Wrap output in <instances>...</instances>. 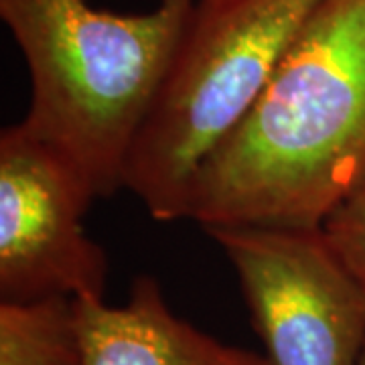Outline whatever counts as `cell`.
I'll return each instance as SVG.
<instances>
[{
	"label": "cell",
	"mask_w": 365,
	"mask_h": 365,
	"mask_svg": "<svg viewBox=\"0 0 365 365\" xmlns=\"http://www.w3.org/2000/svg\"><path fill=\"white\" fill-rule=\"evenodd\" d=\"M365 177V0H321L234 134L197 170L182 220L323 227Z\"/></svg>",
	"instance_id": "cell-1"
},
{
	"label": "cell",
	"mask_w": 365,
	"mask_h": 365,
	"mask_svg": "<svg viewBox=\"0 0 365 365\" xmlns=\"http://www.w3.org/2000/svg\"><path fill=\"white\" fill-rule=\"evenodd\" d=\"M195 0L112 13L90 0H0L31 79L21 120L90 187L124 189L132 144L177 51Z\"/></svg>",
	"instance_id": "cell-2"
},
{
	"label": "cell",
	"mask_w": 365,
	"mask_h": 365,
	"mask_svg": "<svg viewBox=\"0 0 365 365\" xmlns=\"http://www.w3.org/2000/svg\"><path fill=\"white\" fill-rule=\"evenodd\" d=\"M321 0H195L132 144L124 191L182 220L197 170L246 120Z\"/></svg>",
	"instance_id": "cell-3"
},
{
	"label": "cell",
	"mask_w": 365,
	"mask_h": 365,
	"mask_svg": "<svg viewBox=\"0 0 365 365\" xmlns=\"http://www.w3.org/2000/svg\"><path fill=\"white\" fill-rule=\"evenodd\" d=\"M203 232L232 264L270 364H359L365 288L323 227L215 225Z\"/></svg>",
	"instance_id": "cell-4"
},
{
	"label": "cell",
	"mask_w": 365,
	"mask_h": 365,
	"mask_svg": "<svg viewBox=\"0 0 365 365\" xmlns=\"http://www.w3.org/2000/svg\"><path fill=\"white\" fill-rule=\"evenodd\" d=\"M96 197L19 122L0 132V300L106 299L110 264L83 230Z\"/></svg>",
	"instance_id": "cell-5"
},
{
	"label": "cell",
	"mask_w": 365,
	"mask_h": 365,
	"mask_svg": "<svg viewBox=\"0 0 365 365\" xmlns=\"http://www.w3.org/2000/svg\"><path fill=\"white\" fill-rule=\"evenodd\" d=\"M81 365H272L170 311L155 276L134 278L126 304L73 299Z\"/></svg>",
	"instance_id": "cell-6"
},
{
	"label": "cell",
	"mask_w": 365,
	"mask_h": 365,
	"mask_svg": "<svg viewBox=\"0 0 365 365\" xmlns=\"http://www.w3.org/2000/svg\"><path fill=\"white\" fill-rule=\"evenodd\" d=\"M0 365H81L73 299L0 300Z\"/></svg>",
	"instance_id": "cell-7"
},
{
	"label": "cell",
	"mask_w": 365,
	"mask_h": 365,
	"mask_svg": "<svg viewBox=\"0 0 365 365\" xmlns=\"http://www.w3.org/2000/svg\"><path fill=\"white\" fill-rule=\"evenodd\" d=\"M331 246L365 288V177L323 223Z\"/></svg>",
	"instance_id": "cell-8"
},
{
	"label": "cell",
	"mask_w": 365,
	"mask_h": 365,
	"mask_svg": "<svg viewBox=\"0 0 365 365\" xmlns=\"http://www.w3.org/2000/svg\"><path fill=\"white\" fill-rule=\"evenodd\" d=\"M357 365H365V347H364V353H361V359H359V364Z\"/></svg>",
	"instance_id": "cell-9"
}]
</instances>
